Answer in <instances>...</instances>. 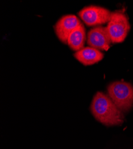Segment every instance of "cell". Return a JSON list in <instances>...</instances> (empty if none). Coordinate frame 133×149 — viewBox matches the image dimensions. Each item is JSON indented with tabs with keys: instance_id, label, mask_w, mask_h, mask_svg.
Wrapping results in <instances>:
<instances>
[{
	"instance_id": "1",
	"label": "cell",
	"mask_w": 133,
	"mask_h": 149,
	"mask_svg": "<svg viewBox=\"0 0 133 149\" xmlns=\"http://www.w3.org/2000/svg\"><path fill=\"white\" fill-rule=\"evenodd\" d=\"M94 117L103 125L111 127L124 122V116L110 97L102 92H97L93 97L90 107Z\"/></svg>"
},
{
	"instance_id": "2",
	"label": "cell",
	"mask_w": 133,
	"mask_h": 149,
	"mask_svg": "<svg viewBox=\"0 0 133 149\" xmlns=\"http://www.w3.org/2000/svg\"><path fill=\"white\" fill-rule=\"evenodd\" d=\"M107 94L121 111H129L133 106V85L125 81H115L107 86Z\"/></svg>"
},
{
	"instance_id": "3",
	"label": "cell",
	"mask_w": 133,
	"mask_h": 149,
	"mask_svg": "<svg viewBox=\"0 0 133 149\" xmlns=\"http://www.w3.org/2000/svg\"><path fill=\"white\" fill-rule=\"evenodd\" d=\"M107 29L112 43L123 42L130 31V24L126 15L120 11L112 13Z\"/></svg>"
},
{
	"instance_id": "4",
	"label": "cell",
	"mask_w": 133,
	"mask_h": 149,
	"mask_svg": "<svg viewBox=\"0 0 133 149\" xmlns=\"http://www.w3.org/2000/svg\"><path fill=\"white\" fill-rule=\"evenodd\" d=\"M111 14L107 9L95 6L84 7L78 13L79 16L88 26L101 25L109 22Z\"/></svg>"
},
{
	"instance_id": "5",
	"label": "cell",
	"mask_w": 133,
	"mask_h": 149,
	"mask_svg": "<svg viewBox=\"0 0 133 149\" xmlns=\"http://www.w3.org/2000/svg\"><path fill=\"white\" fill-rule=\"evenodd\" d=\"M81 24V21L76 16L68 15L60 18L54 28L58 40L63 44H67L69 35Z\"/></svg>"
},
{
	"instance_id": "6",
	"label": "cell",
	"mask_w": 133,
	"mask_h": 149,
	"mask_svg": "<svg viewBox=\"0 0 133 149\" xmlns=\"http://www.w3.org/2000/svg\"><path fill=\"white\" fill-rule=\"evenodd\" d=\"M112 41L107 27L96 26L91 29L87 35V44L97 49L107 51Z\"/></svg>"
},
{
	"instance_id": "7",
	"label": "cell",
	"mask_w": 133,
	"mask_h": 149,
	"mask_svg": "<svg viewBox=\"0 0 133 149\" xmlns=\"http://www.w3.org/2000/svg\"><path fill=\"white\" fill-rule=\"evenodd\" d=\"M75 57L80 63L85 66L94 65L102 60L104 57L103 54L99 49L91 47H84L77 52Z\"/></svg>"
},
{
	"instance_id": "8",
	"label": "cell",
	"mask_w": 133,
	"mask_h": 149,
	"mask_svg": "<svg viewBox=\"0 0 133 149\" xmlns=\"http://www.w3.org/2000/svg\"><path fill=\"white\" fill-rule=\"evenodd\" d=\"M86 40V29L82 24L69 35L67 44L72 50L78 52L84 48Z\"/></svg>"
}]
</instances>
